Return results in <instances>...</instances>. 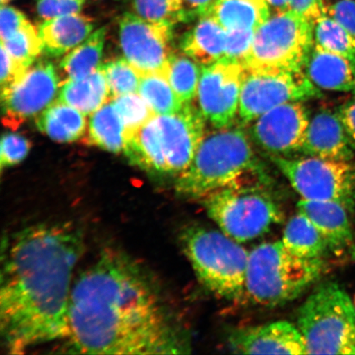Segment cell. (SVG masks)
Instances as JSON below:
<instances>
[{
    "label": "cell",
    "instance_id": "6da1fadb",
    "mask_svg": "<svg viewBox=\"0 0 355 355\" xmlns=\"http://www.w3.org/2000/svg\"><path fill=\"white\" fill-rule=\"evenodd\" d=\"M64 343L71 354H178L189 349L152 272L114 248L74 279Z\"/></svg>",
    "mask_w": 355,
    "mask_h": 355
},
{
    "label": "cell",
    "instance_id": "7a4b0ae2",
    "mask_svg": "<svg viewBox=\"0 0 355 355\" xmlns=\"http://www.w3.org/2000/svg\"><path fill=\"white\" fill-rule=\"evenodd\" d=\"M85 250L81 230L42 223L17 232L3 250L0 335L8 354L64 341L75 268Z\"/></svg>",
    "mask_w": 355,
    "mask_h": 355
},
{
    "label": "cell",
    "instance_id": "3957f363",
    "mask_svg": "<svg viewBox=\"0 0 355 355\" xmlns=\"http://www.w3.org/2000/svg\"><path fill=\"white\" fill-rule=\"evenodd\" d=\"M250 139L242 127L233 124L206 133L190 166L177 176L176 193L200 201L257 171Z\"/></svg>",
    "mask_w": 355,
    "mask_h": 355
},
{
    "label": "cell",
    "instance_id": "277c9868",
    "mask_svg": "<svg viewBox=\"0 0 355 355\" xmlns=\"http://www.w3.org/2000/svg\"><path fill=\"white\" fill-rule=\"evenodd\" d=\"M323 270L322 259H306L293 254L282 241L261 243L250 252L246 297L265 307L286 304L316 282Z\"/></svg>",
    "mask_w": 355,
    "mask_h": 355
},
{
    "label": "cell",
    "instance_id": "5b68a950",
    "mask_svg": "<svg viewBox=\"0 0 355 355\" xmlns=\"http://www.w3.org/2000/svg\"><path fill=\"white\" fill-rule=\"evenodd\" d=\"M180 241L198 281L220 298H245L250 252L221 230L194 225L180 235Z\"/></svg>",
    "mask_w": 355,
    "mask_h": 355
},
{
    "label": "cell",
    "instance_id": "8992f818",
    "mask_svg": "<svg viewBox=\"0 0 355 355\" xmlns=\"http://www.w3.org/2000/svg\"><path fill=\"white\" fill-rule=\"evenodd\" d=\"M296 325L309 354H355V306L336 283L311 293L297 313Z\"/></svg>",
    "mask_w": 355,
    "mask_h": 355
},
{
    "label": "cell",
    "instance_id": "52a82bcc",
    "mask_svg": "<svg viewBox=\"0 0 355 355\" xmlns=\"http://www.w3.org/2000/svg\"><path fill=\"white\" fill-rule=\"evenodd\" d=\"M200 201L221 232L241 243L263 236L284 219L282 208L272 195L243 180Z\"/></svg>",
    "mask_w": 355,
    "mask_h": 355
},
{
    "label": "cell",
    "instance_id": "ba28073f",
    "mask_svg": "<svg viewBox=\"0 0 355 355\" xmlns=\"http://www.w3.org/2000/svg\"><path fill=\"white\" fill-rule=\"evenodd\" d=\"M314 22L291 10L274 12L255 32L247 69H304L313 47Z\"/></svg>",
    "mask_w": 355,
    "mask_h": 355
},
{
    "label": "cell",
    "instance_id": "9c48e42d",
    "mask_svg": "<svg viewBox=\"0 0 355 355\" xmlns=\"http://www.w3.org/2000/svg\"><path fill=\"white\" fill-rule=\"evenodd\" d=\"M302 199L355 206V163L313 157H272Z\"/></svg>",
    "mask_w": 355,
    "mask_h": 355
},
{
    "label": "cell",
    "instance_id": "30bf717a",
    "mask_svg": "<svg viewBox=\"0 0 355 355\" xmlns=\"http://www.w3.org/2000/svg\"><path fill=\"white\" fill-rule=\"evenodd\" d=\"M321 96L304 69H246L238 115L243 122L251 123L279 105Z\"/></svg>",
    "mask_w": 355,
    "mask_h": 355
},
{
    "label": "cell",
    "instance_id": "8fae6325",
    "mask_svg": "<svg viewBox=\"0 0 355 355\" xmlns=\"http://www.w3.org/2000/svg\"><path fill=\"white\" fill-rule=\"evenodd\" d=\"M119 42L124 58L141 76L166 73L173 53L174 26L146 20L135 12H125L119 21Z\"/></svg>",
    "mask_w": 355,
    "mask_h": 355
},
{
    "label": "cell",
    "instance_id": "7c38bea8",
    "mask_svg": "<svg viewBox=\"0 0 355 355\" xmlns=\"http://www.w3.org/2000/svg\"><path fill=\"white\" fill-rule=\"evenodd\" d=\"M246 68L226 58L202 66L197 98L207 122L216 128L232 125L239 114V100Z\"/></svg>",
    "mask_w": 355,
    "mask_h": 355
},
{
    "label": "cell",
    "instance_id": "4fadbf2b",
    "mask_svg": "<svg viewBox=\"0 0 355 355\" xmlns=\"http://www.w3.org/2000/svg\"><path fill=\"white\" fill-rule=\"evenodd\" d=\"M60 81L54 64L41 60L1 91L3 122L15 130L28 119L39 116L49 107L59 93Z\"/></svg>",
    "mask_w": 355,
    "mask_h": 355
},
{
    "label": "cell",
    "instance_id": "5bb4252c",
    "mask_svg": "<svg viewBox=\"0 0 355 355\" xmlns=\"http://www.w3.org/2000/svg\"><path fill=\"white\" fill-rule=\"evenodd\" d=\"M309 119L303 101L290 102L257 118L250 137L270 157H293L303 148Z\"/></svg>",
    "mask_w": 355,
    "mask_h": 355
},
{
    "label": "cell",
    "instance_id": "9a60e30c",
    "mask_svg": "<svg viewBox=\"0 0 355 355\" xmlns=\"http://www.w3.org/2000/svg\"><path fill=\"white\" fill-rule=\"evenodd\" d=\"M170 175L179 176L192 162L206 135V119L193 102L175 114L157 115Z\"/></svg>",
    "mask_w": 355,
    "mask_h": 355
},
{
    "label": "cell",
    "instance_id": "2e32d148",
    "mask_svg": "<svg viewBox=\"0 0 355 355\" xmlns=\"http://www.w3.org/2000/svg\"><path fill=\"white\" fill-rule=\"evenodd\" d=\"M229 343L238 354H309L298 327L287 321L239 328L230 335Z\"/></svg>",
    "mask_w": 355,
    "mask_h": 355
},
{
    "label": "cell",
    "instance_id": "e0dca14e",
    "mask_svg": "<svg viewBox=\"0 0 355 355\" xmlns=\"http://www.w3.org/2000/svg\"><path fill=\"white\" fill-rule=\"evenodd\" d=\"M354 150L338 112L322 109L310 118L301 153L306 157L352 161Z\"/></svg>",
    "mask_w": 355,
    "mask_h": 355
},
{
    "label": "cell",
    "instance_id": "ac0fdd59",
    "mask_svg": "<svg viewBox=\"0 0 355 355\" xmlns=\"http://www.w3.org/2000/svg\"><path fill=\"white\" fill-rule=\"evenodd\" d=\"M297 208L320 232L330 250H343L353 243L349 211L343 203L301 199Z\"/></svg>",
    "mask_w": 355,
    "mask_h": 355
},
{
    "label": "cell",
    "instance_id": "d6986e66",
    "mask_svg": "<svg viewBox=\"0 0 355 355\" xmlns=\"http://www.w3.org/2000/svg\"><path fill=\"white\" fill-rule=\"evenodd\" d=\"M304 71L318 89L355 93V64L345 57L313 46Z\"/></svg>",
    "mask_w": 355,
    "mask_h": 355
},
{
    "label": "cell",
    "instance_id": "ffe728a7",
    "mask_svg": "<svg viewBox=\"0 0 355 355\" xmlns=\"http://www.w3.org/2000/svg\"><path fill=\"white\" fill-rule=\"evenodd\" d=\"M37 29L44 54L60 57L85 41L94 30V24L78 12L44 20Z\"/></svg>",
    "mask_w": 355,
    "mask_h": 355
},
{
    "label": "cell",
    "instance_id": "44dd1931",
    "mask_svg": "<svg viewBox=\"0 0 355 355\" xmlns=\"http://www.w3.org/2000/svg\"><path fill=\"white\" fill-rule=\"evenodd\" d=\"M225 41L226 30L212 17L205 16L184 34L180 47L184 54L207 66L225 58Z\"/></svg>",
    "mask_w": 355,
    "mask_h": 355
},
{
    "label": "cell",
    "instance_id": "7402d4cb",
    "mask_svg": "<svg viewBox=\"0 0 355 355\" xmlns=\"http://www.w3.org/2000/svg\"><path fill=\"white\" fill-rule=\"evenodd\" d=\"M123 154L133 166L154 175H168L157 116L133 132Z\"/></svg>",
    "mask_w": 355,
    "mask_h": 355
},
{
    "label": "cell",
    "instance_id": "603a6c76",
    "mask_svg": "<svg viewBox=\"0 0 355 355\" xmlns=\"http://www.w3.org/2000/svg\"><path fill=\"white\" fill-rule=\"evenodd\" d=\"M111 99L103 65L85 78L67 79L58 96V101L73 106L87 116L95 113Z\"/></svg>",
    "mask_w": 355,
    "mask_h": 355
},
{
    "label": "cell",
    "instance_id": "cb8c5ba5",
    "mask_svg": "<svg viewBox=\"0 0 355 355\" xmlns=\"http://www.w3.org/2000/svg\"><path fill=\"white\" fill-rule=\"evenodd\" d=\"M272 15L266 0H216L207 16L226 31H256Z\"/></svg>",
    "mask_w": 355,
    "mask_h": 355
},
{
    "label": "cell",
    "instance_id": "d4e9b609",
    "mask_svg": "<svg viewBox=\"0 0 355 355\" xmlns=\"http://www.w3.org/2000/svg\"><path fill=\"white\" fill-rule=\"evenodd\" d=\"M87 115L76 108L55 101L37 116L39 130L59 143L81 139L87 128Z\"/></svg>",
    "mask_w": 355,
    "mask_h": 355
},
{
    "label": "cell",
    "instance_id": "484cf974",
    "mask_svg": "<svg viewBox=\"0 0 355 355\" xmlns=\"http://www.w3.org/2000/svg\"><path fill=\"white\" fill-rule=\"evenodd\" d=\"M128 135L125 124L112 100L91 114L87 144L113 153H123Z\"/></svg>",
    "mask_w": 355,
    "mask_h": 355
},
{
    "label": "cell",
    "instance_id": "4316f807",
    "mask_svg": "<svg viewBox=\"0 0 355 355\" xmlns=\"http://www.w3.org/2000/svg\"><path fill=\"white\" fill-rule=\"evenodd\" d=\"M282 242L291 254L306 259H322L329 250L320 232L300 211L287 222Z\"/></svg>",
    "mask_w": 355,
    "mask_h": 355
},
{
    "label": "cell",
    "instance_id": "83f0119b",
    "mask_svg": "<svg viewBox=\"0 0 355 355\" xmlns=\"http://www.w3.org/2000/svg\"><path fill=\"white\" fill-rule=\"evenodd\" d=\"M106 29L102 28L71 51L60 63L68 79H80L90 75L101 66L105 42Z\"/></svg>",
    "mask_w": 355,
    "mask_h": 355
},
{
    "label": "cell",
    "instance_id": "f1b7e54d",
    "mask_svg": "<svg viewBox=\"0 0 355 355\" xmlns=\"http://www.w3.org/2000/svg\"><path fill=\"white\" fill-rule=\"evenodd\" d=\"M313 46L345 57L355 64V39L327 15L314 21Z\"/></svg>",
    "mask_w": 355,
    "mask_h": 355
},
{
    "label": "cell",
    "instance_id": "f546056e",
    "mask_svg": "<svg viewBox=\"0 0 355 355\" xmlns=\"http://www.w3.org/2000/svg\"><path fill=\"white\" fill-rule=\"evenodd\" d=\"M137 92L148 102L157 115L175 114L184 105L171 87L166 73L144 75Z\"/></svg>",
    "mask_w": 355,
    "mask_h": 355
},
{
    "label": "cell",
    "instance_id": "4dcf8cb0",
    "mask_svg": "<svg viewBox=\"0 0 355 355\" xmlns=\"http://www.w3.org/2000/svg\"><path fill=\"white\" fill-rule=\"evenodd\" d=\"M185 54H174L168 60L166 75L171 87L184 104L196 98L202 67Z\"/></svg>",
    "mask_w": 355,
    "mask_h": 355
},
{
    "label": "cell",
    "instance_id": "1f68e13d",
    "mask_svg": "<svg viewBox=\"0 0 355 355\" xmlns=\"http://www.w3.org/2000/svg\"><path fill=\"white\" fill-rule=\"evenodd\" d=\"M8 54L24 68L28 69L43 52L38 29L28 21L6 41L1 42Z\"/></svg>",
    "mask_w": 355,
    "mask_h": 355
},
{
    "label": "cell",
    "instance_id": "d6a6232c",
    "mask_svg": "<svg viewBox=\"0 0 355 355\" xmlns=\"http://www.w3.org/2000/svg\"><path fill=\"white\" fill-rule=\"evenodd\" d=\"M111 100L125 124L128 139L133 132L157 116L139 92L114 97Z\"/></svg>",
    "mask_w": 355,
    "mask_h": 355
},
{
    "label": "cell",
    "instance_id": "836d02e7",
    "mask_svg": "<svg viewBox=\"0 0 355 355\" xmlns=\"http://www.w3.org/2000/svg\"><path fill=\"white\" fill-rule=\"evenodd\" d=\"M133 12L153 22L175 26L184 21L182 0H132Z\"/></svg>",
    "mask_w": 355,
    "mask_h": 355
},
{
    "label": "cell",
    "instance_id": "e575fe53",
    "mask_svg": "<svg viewBox=\"0 0 355 355\" xmlns=\"http://www.w3.org/2000/svg\"><path fill=\"white\" fill-rule=\"evenodd\" d=\"M103 68L112 98L139 91L141 75L125 58L110 61Z\"/></svg>",
    "mask_w": 355,
    "mask_h": 355
},
{
    "label": "cell",
    "instance_id": "d590c367",
    "mask_svg": "<svg viewBox=\"0 0 355 355\" xmlns=\"http://www.w3.org/2000/svg\"><path fill=\"white\" fill-rule=\"evenodd\" d=\"M0 146V165L3 168L15 166L24 161L29 153L31 143L19 135L6 133L2 137Z\"/></svg>",
    "mask_w": 355,
    "mask_h": 355
},
{
    "label": "cell",
    "instance_id": "8d00e7d4",
    "mask_svg": "<svg viewBox=\"0 0 355 355\" xmlns=\"http://www.w3.org/2000/svg\"><path fill=\"white\" fill-rule=\"evenodd\" d=\"M254 35L255 31L252 30L226 31L225 58L243 63L251 50Z\"/></svg>",
    "mask_w": 355,
    "mask_h": 355
},
{
    "label": "cell",
    "instance_id": "74e56055",
    "mask_svg": "<svg viewBox=\"0 0 355 355\" xmlns=\"http://www.w3.org/2000/svg\"><path fill=\"white\" fill-rule=\"evenodd\" d=\"M85 0H37V10L44 20L78 13Z\"/></svg>",
    "mask_w": 355,
    "mask_h": 355
},
{
    "label": "cell",
    "instance_id": "f35d334b",
    "mask_svg": "<svg viewBox=\"0 0 355 355\" xmlns=\"http://www.w3.org/2000/svg\"><path fill=\"white\" fill-rule=\"evenodd\" d=\"M327 15L338 22L355 39L354 0H338L327 6Z\"/></svg>",
    "mask_w": 355,
    "mask_h": 355
},
{
    "label": "cell",
    "instance_id": "ab89813d",
    "mask_svg": "<svg viewBox=\"0 0 355 355\" xmlns=\"http://www.w3.org/2000/svg\"><path fill=\"white\" fill-rule=\"evenodd\" d=\"M28 20L26 16L17 8L3 4L0 12V34L1 42L10 39L12 35L24 26Z\"/></svg>",
    "mask_w": 355,
    "mask_h": 355
},
{
    "label": "cell",
    "instance_id": "60d3db41",
    "mask_svg": "<svg viewBox=\"0 0 355 355\" xmlns=\"http://www.w3.org/2000/svg\"><path fill=\"white\" fill-rule=\"evenodd\" d=\"M28 69L17 64L8 54L6 49L1 46V76H0L1 91L12 86Z\"/></svg>",
    "mask_w": 355,
    "mask_h": 355
},
{
    "label": "cell",
    "instance_id": "b9f144b4",
    "mask_svg": "<svg viewBox=\"0 0 355 355\" xmlns=\"http://www.w3.org/2000/svg\"><path fill=\"white\" fill-rule=\"evenodd\" d=\"M327 6L324 0H291L290 10L314 22L327 15Z\"/></svg>",
    "mask_w": 355,
    "mask_h": 355
},
{
    "label": "cell",
    "instance_id": "7bdbcfd3",
    "mask_svg": "<svg viewBox=\"0 0 355 355\" xmlns=\"http://www.w3.org/2000/svg\"><path fill=\"white\" fill-rule=\"evenodd\" d=\"M216 1V0H182L184 22L207 16Z\"/></svg>",
    "mask_w": 355,
    "mask_h": 355
},
{
    "label": "cell",
    "instance_id": "ee69618b",
    "mask_svg": "<svg viewBox=\"0 0 355 355\" xmlns=\"http://www.w3.org/2000/svg\"><path fill=\"white\" fill-rule=\"evenodd\" d=\"M341 121L355 148V93L338 110Z\"/></svg>",
    "mask_w": 355,
    "mask_h": 355
},
{
    "label": "cell",
    "instance_id": "f6af8a7d",
    "mask_svg": "<svg viewBox=\"0 0 355 355\" xmlns=\"http://www.w3.org/2000/svg\"><path fill=\"white\" fill-rule=\"evenodd\" d=\"M270 12H279L290 10L291 0H266Z\"/></svg>",
    "mask_w": 355,
    "mask_h": 355
},
{
    "label": "cell",
    "instance_id": "bcb514c9",
    "mask_svg": "<svg viewBox=\"0 0 355 355\" xmlns=\"http://www.w3.org/2000/svg\"><path fill=\"white\" fill-rule=\"evenodd\" d=\"M352 254L353 259L355 260V245H354L352 248Z\"/></svg>",
    "mask_w": 355,
    "mask_h": 355
},
{
    "label": "cell",
    "instance_id": "7dc6e473",
    "mask_svg": "<svg viewBox=\"0 0 355 355\" xmlns=\"http://www.w3.org/2000/svg\"><path fill=\"white\" fill-rule=\"evenodd\" d=\"M10 1V0H1L2 6H3V4H7Z\"/></svg>",
    "mask_w": 355,
    "mask_h": 355
},
{
    "label": "cell",
    "instance_id": "c3c4849f",
    "mask_svg": "<svg viewBox=\"0 0 355 355\" xmlns=\"http://www.w3.org/2000/svg\"><path fill=\"white\" fill-rule=\"evenodd\" d=\"M354 306H355V304H354Z\"/></svg>",
    "mask_w": 355,
    "mask_h": 355
}]
</instances>
